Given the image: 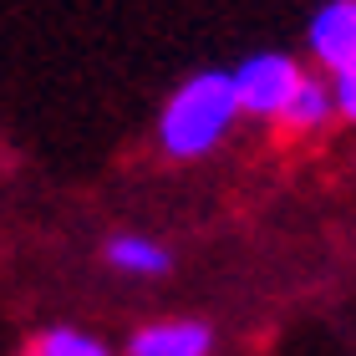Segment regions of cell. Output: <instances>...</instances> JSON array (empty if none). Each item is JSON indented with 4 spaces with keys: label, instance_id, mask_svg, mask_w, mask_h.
I'll return each instance as SVG.
<instances>
[{
    "label": "cell",
    "instance_id": "ba28073f",
    "mask_svg": "<svg viewBox=\"0 0 356 356\" xmlns=\"http://www.w3.org/2000/svg\"><path fill=\"white\" fill-rule=\"evenodd\" d=\"M331 97H336V112H341L346 122H356V72H341L331 82Z\"/></svg>",
    "mask_w": 356,
    "mask_h": 356
},
{
    "label": "cell",
    "instance_id": "277c9868",
    "mask_svg": "<svg viewBox=\"0 0 356 356\" xmlns=\"http://www.w3.org/2000/svg\"><path fill=\"white\" fill-rule=\"evenodd\" d=\"M214 351V331L204 321H158V326L133 331L127 356H209Z\"/></svg>",
    "mask_w": 356,
    "mask_h": 356
},
{
    "label": "cell",
    "instance_id": "5b68a950",
    "mask_svg": "<svg viewBox=\"0 0 356 356\" xmlns=\"http://www.w3.org/2000/svg\"><path fill=\"white\" fill-rule=\"evenodd\" d=\"M102 260L112 270H122V275H163V270H173V254L148 234H112Z\"/></svg>",
    "mask_w": 356,
    "mask_h": 356
},
{
    "label": "cell",
    "instance_id": "52a82bcc",
    "mask_svg": "<svg viewBox=\"0 0 356 356\" xmlns=\"http://www.w3.org/2000/svg\"><path fill=\"white\" fill-rule=\"evenodd\" d=\"M36 356H107V346L97 341V336L76 331V326H51L36 341Z\"/></svg>",
    "mask_w": 356,
    "mask_h": 356
},
{
    "label": "cell",
    "instance_id": "7a4b0ae2",
    "mask_svg": "<svg viewBox=\"0 0 356 356\" xmlns=\"http://www.w3.org/2000/svg\"><path fill=\"white\" fill-rule=\"evenodd\" d=\"M300 76H305L300 61L285 56V51H254V56H245V61L229 72L239 118L250 112V118H275V122H280V112H285L290 97H296Z\"/></svg>",
    "mask_w": 356,
    "mask_h": 356
},
{
    "label": "cell",
    "instance_id": "8992f818",
    "mask_svg": "<svg viewBox=\"0 0 356 356\" xmlns=\"http://www.w3.org/2000/svg\"><path fill=\"white\" fill-rule=\"evenodd\" d=\"M331 118H336L331 82H321V76H300V87H296V97L285 102L280 122H285V127H296V133H311V127L331 122Z\"/></svg>",
    "mask_w": 356,
    "mask_h": 356
},
{
    "label": "cell",
    "instance_id": "3957f363",
    "mask_svg": "<svg viewBox=\"0 0 356 356\" xmlns=\"http://www.w3.org/2000/svg\"><path fill=\"white\" fill-rule=\"evenodd\" d=\"M305 41H311V56L321 67L341 76L356 61V0H326L305 26Z\"/></svg>",
    "mask_w": 356,
    "mask_h": 356
},
{
    "label": "cell",
    "instance_id": "6da1fadb",
    "mask_svg": "<svg viewBox=\"0 0 356 356\" xmlns=\"http://www.w3.org/2000/svg\"><path fill=\"white\" fill-rule=\"evenodd\" d=\"M239 102L229 87V72H193L184 87H178L163 102V118H158V143H163L168 158H199L214 143H224V133L234 127Z\"/></svg>",
    "mask_w": 356,
    "mask_h": 356
},
{
    "label": "cell",
    "instance_id": "9c48e42d",
    "mask_svg": "<svg viewBox=\"0 0 356 356\" xmlns=\"http://www.w3.org/2000/svg\"><path fill=\"white\" fill-rule=\"evenodd\" d=\"M346 72H356V61H351V67H346Z\"/></svg>",
    "mask_w": 356,
    "mask_h": 356
}]
</instances>
